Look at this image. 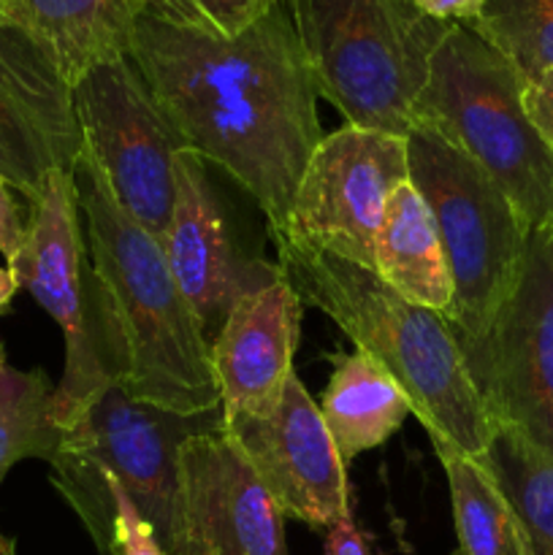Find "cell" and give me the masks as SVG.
Here are the masks:
<instances>
[{"label": "cell", "mask_w": 553, "mask_h": 555, "mask_svg": "<svg viewBox=\"0 0 553 555\" xmlns=\"http://www.w3.org/2000/svg\"><path fill=\"white\" fill-rule=\"evenodd\" d=\"M524 87L491 43L472 27L450 25L415 103V122L472 157L537 231L553 215V155L526 117Z\"/></svg>", "instance_id": "cell-6"}, {"label": "cell", "mask_w": 553, "mask_h": 555, "mask_svg": "<svg viewBox=\"0 0 553 555\" xmlns=\"http://www.w3.org/2000/svg\"><path fill=\"white\" fill-rule=\"evenodd\" d=\"M542 233H545L548 249H551V255H553V215H551V220H548L545 225H542Z\"/></svg>", "instance_id": "cell-31"}, {"label": "cell", "mask_w": 553, "mask_h": 555, "mask_svg": "<svg viewBox=\"0 0 553 555\" xmlns=\"http://www.w3.org/2000/svg\"><path fill=\"white\" fill-rule=\"evenodd\" d=\"M524 108L542 144L553 155V68L524 87Z\"/></svg>", "instance_id": "cell-26"}, {"label": "cell", "mask_w": 553, "mask_h": 555, "mask_svg": "<svg viewBox=\"0 0 553 555\" xmlns=\"http://www.w3.org/2000/svg\"><path fill=\"white\" fill-rule=\"evenodd\" d=\"M222 410L177 415L130 399L114 383L63 431L49 459L52 486L90 534L98 555H112V534L98 509L95 486L112 477L157 540L173 555L179 542V450L190 437L217 431Z\"/></svg>", "instance_id": "cell-5"}, {"label": "cell", "mask_w": 553, "mask_h": 555, "mask_svg": "<svg viewBox=\"0 0 553 555\" xmlns=\"http://www.w3.org/2000/svg\"><path fill=\"white\" fill-rule=\"evenodd\" d=\"M426 16L448 25H466L480 16L483 0H412Z\"/></svg>", "instance_id": "cell-28"}, {"label": "cell", "mask_w": 553, "mask_h": 555, "mask_svg": "<svg viewBox=\"0 0 553 555\" xmlns=\"http://www.w3.org/2000/svg\"><path fill=\"white\" fill-rule=\"evenodd\" d=\"M450 488L455 555H520L513 509L483 461L445 442H432Z\"/></svg>", "instance_id": "cell-21"}, {"label": "cell", "mask_w": 553, "mask_h": 555, "mask_svg": "<svg viewBox=\"0 0 553 555\" xmlns=\"http://www.w3.org/2000/svg\"><path fill=\"white\" fill-rule=\"evenodd\" d=\"M410 182L407 139L361 128L323 135L276 233L374 271V238L388 198Z\"/></svg>", "instance_id": "cell-11"}, {"label": "cell", "mask_w": 553, "mask_h": 555, "mask_svg": "<svg viewBox=\"0 0 553 555\" xmlns=\"http://www.w3.org/2000/svg\"><path fill=\"white\" fill-rule=\"evenodd\" d=\"M374 274L407 301L442 318L453 304V282L437 222L410 182L399 184L385 204L374 238Z\"/></svg>", "instance_id": "cell-18"}, {"label": "cell", "mask_w": 553, "mask_h": 555, "mask_svg": "<svg viewBox=\"0 0 553 555\" xmlns=\"http://www.w3.org/2000/svg\"><path fill=\"white\" fill-rule=\"evenodd\" d=\"M410 184L426 201L453 282L448 320L455 341L475 339L513 287L531 228L472 157L428 128L407 135Z\"/></svg>", "instance_id": "cell-7"}, {"label": "cell", "mask_w": 553, "mask_h": 555, "mask_svg": "<svg viewBox=\"0 0 553 555\" xmlns=\"http://www.w3.org/2000/svg\"><path fill=\"white\" fill-rule=\"evenodd\" d=\"M222 434L247 459L285 518L325 531L350 509L347 466L298 374L269 417H222Z\"/></svg>", "instance_id": "cell-13"}, {"label": "cell", "mask_w": 553, "mask_h": 555, "mask_svg": "<svg viewBox=\"0 0 553 555\" xmlns=\"http://www.w3.org/2000/svg\"><path fill=\"white\" fill-rule=\"evenodd\" d=\"M74 112L114 201L163 238L177 198V157L188 150L130 57L87 70L74 87Z\"/></svg>", "instance_id": "cell-10"}, {"label": "cell", "mask_w": 553, "mask_h": 555, "mask_svg": "<svg viewBox=\"0 0 553 555\" xmlns=\"http://www.w3.org/2000/svg\"><path fill=\"white\" fill-rule=\"evenodd\" d=\"M74 184L92 274L119 347L123 390L177 415L220 410L209 339L168 269L160 238L114 201L85 146Z\"/></svg>", "instance_id": "cell-2"}, {"label": "cell", "mask_w": 553, "mask_h": 555, "mask_svg": "<svg viewBox=\"0 0 553 555\" xmlns=\"http://www.w3.org/2000/svg\"><path fill=\"white\" fill-rule=\"evenodd\" d=\"M483 461L513 509L520 555H553V459L513 428H493Z\"/></svg>", "instance_id": "cell-20"}, {"label": "cell", "mask_w": 553, "mask_h": 555, "mask_svg": "<svg viewBox=\"0 0 553 555\" xmlns=\"http://www.w3.org/2000/svg\"><path fill=\"white\" fill-rule=\"evenodd\" d=\"M144 14L179 27L231 38L285 0H139Z\"/></svg>", "instance_id": "cell-24"}, {"label": "cell", "mask_w": 553, "mask_h": 555, "mask_svg": "<svg viewBox=\"0 0 553 555\" xmlns=\"http://www.w3.org/2000/svg\"><path fill=\"white\" fill-rule=\"evenodd\" d=\"M54 385L41 369L0 372V486L14 464L25 459L49 461L60 448L63 428L52 415Z\"/></svg>", "instance_id": "cell-22"}, {"label": "cell", "mask_w": 553, "mask_h": 555, "mask_svg": "<svg viewBox=\"0 0 553 555\" xmlns=\"http://www.w3.org/2000/svg\"><path fill=\"white\" fill-rule=\"evenodd\" d=\"M318 406L345 466L388 442L412 415L399 383L361 350L334 356V374Z\"/></svg>", "instance_id": "cell-19"}, {"label": "cell", "mask_w": 553, "mask_h": 555, "mask_svg": "<svg viewBox=\"0 0 553 555\" xmlns=\"http://www.w3.org/2000/svg\"><path fill=\"white\" fill-rule=\"evenodd\" d=\"M173 555H287L285 513L222 426L179 450Z\"/></svg>", "instance_id": "cell-12"}, {"label": "cell", "mask_w": 553, "mask_h": 555, "mask_svg": "<svg viewBox=\"0 0 553 555\" xmlns=\"http://www.w3.org/2000/svg\"><path fill=\"white\" fill-rule=\"evenodd\" d=\"M160 244L209 345L233 304L276 274V266L253 263L239 255L206 163L193 152L177 157V198Z\"/></svg>", "instance_id": "cell-15"}, {"label": "cell", "mask_w": 553, "mask_h": 555, "mask_svg": "<svg viewBox=\"0 0 553 555\" xmlns=\"http://www.w3.org/2000/svg\"><path fill=\"white\" fill-rule=\"evenodd\" d=\"M276 269L304 307L334 320L352 345L399 383L428 442L480 459L493 437L464 356L439 312L407 301L372 269L271 233Z\"/></svg>", "instance_id": "cell-3"}, {"label": "cell", "mask_w": 553, "mask_h": 555, "mask_svg": "<svg viewBox=\"0 0 553 555\" xmlns=\"http://www.w3.org/2000/svg\"><path fill=\"white\" fill-rule=\"evenodd\" d=\"M128 57L184 150L222 168L260 206L269 233L282 231L323 141L318 92L287 5L276 3L231 38L141 14Z\"/></svg>", "instance_id": "cell-1"}, {"label": "cell", "mask_w": 553, "mask_h": 555, "mask_svg": "<svg viewBox=\"0 0 553 555\" xmlns=\"http://www.w3.org/2000/svg\"><path fill=\"white\" fill-rule=\"evenodd\" d=\"M81 146L74 87L47 49L0 25V177L33 204L49 173H74Z\"/></svg>", "instance_id": "cell-14"}, {"label": "cell", "mask_w": 553, "mask_h": 555, "mask_svg": "<svg viewBox=\"0 0 553 555\" xmlns=\"http://www.w3.org/2000/svg\"><path fill=\"white\" fill-rule=\"evenodd\" d=\"M0 555H16L14 540H9V537H3V534H0Z\"/></svg>", "instance_id": "cell-30"}, {"label": "cell", "mask_w": 553, "mask_h": 555, "mask_svg": "<svg viewBox=\"0 0 553 555\" xmlns=\"http://www.w3.org/2000/svg\"><path fill=\"white\" fill-rule=\"evenodd\" d=\"M30 215L27 242L9 269L63 331L65 372L54 388L52 415L65 431L108 385L119 383L123 361L81 236L74 173H49Z\"/></svg>", "instance_id": "cell-8"}, {"label": "cell", "mask_w": 553, "mask_h": 555, "mask_svg": "<svg viewBox=\"0 0 553 555\" xmlns=\"http://www.w3.org/2000/svg\"><path fill=\"white\" fill-rule=\"evenodd\" d=\"M16 291H20V282L14 280L11 269L5 266V269H0V314L9 312V307H11V301H14Z\"/></svg>", "instance_id": "cell-29"}, {"label": "cell", "mask_w": 553, "mask_h": 555, "mask_svg": "<svg viewBox=\"0 0 553 555\" xmlns=\"http://www.w3.org/2000/svg\"><path fill=\"white\" fill-rule=\"evenodd\" d=\"M323 553L325 555H372L366 534L356 526L352 509H345L342 518L334 520V524L325 529Z\"/></svg>", "instance_id": "cell-27"}, {"label": "cell", "mask_w": 553, "mask_h": 555, "mask_svg": "<svg viewBox=\"0 0 553 555\" xmlns=\"http://www.w3.org/2000/svg\"><path fill=\"white\" fill-rule=\"evenodd\" d=\"M5 366H9V363H5V352H3V347H0V372H3Z\"/></svg>", "instance_id": "cell-32"}, {"label": "cell", "mask_w": 553, "mask_h": 555, "mask_svg": "<svg viewBox=\"0 0 553 555\" xmlns=\"http://www.w3.org/2000/svg\"><path fill=\"white\" fill-rule=\"evenodd\" d=\"M318 98L345 125L407 139L448 22L412 0H285Z\"/></svg>", "instance_id": "cell-4"}, {"label": "cell", "mask_w": 553, "mask_h": 555, "mask_svg": "<svg viewBox=\"0 0 553 555\" xmlns=\"http://www.w3.org/2000/svg\"><path fill=\"white\" fill-rule=\"evenodd\" d=\"M139 0H0V25L47 49L70 87L101 63L128 57Z\"/></svg>", "instance_id": "cell-17"}, {"label": "cell", "mask_w": 553, "mask_h": 555, "mask_svg": "<svg viewBox=\"0 0 553 555\" xmlns=\"http://www.w3.org/2000/svg\"><path fill=\"white\" fill-rule=\"evenodd\" d=\"M301 314L304 304L280 269L233 304L209 345L222 417H269L280 406L296 374Z\"/></svg>", "instance_id": "cell-16"}, {"label": "cell", "mask_w": 553, "mask_h": 555, "mask_svg": "<svg viewBox=\"0 0 553 555\" xmlns=\"http://www.w3.org/2000/svg\"><path fill=\"white\" fill-rule=\"evenodd\" d=\"M470 27L526 85L553 68V0H483Z\"/></svg>", "instance_id": "cell-23"}, {"label": "cell", "mask_w": 553, "mask_h": 555, "mask_svg": "<svg viewBox=\"0 0 553 555\" xmlns=\"http://www.w3.org/2000/svg\"><path fill=\"white\" fill-rule=\"evenodd\" d=\"M459 347L491 426L513 428L553 459V255L542 228L529 233L491 323Z\"/></svg>", "instance_id": "cell-9"}, {"label": "cell", "mask_w": 553, "mask_h": 555, "mask_svg": "<svg viewBox=\"0 0 553 555\" xmlns=\"http://www.w3.org/2000/svg\"><path fill=\"white\" fill-rule=\"evenodd\" d=\"M16 190L0 177V255L9 260V266L20 258L22 247L30 233V206H22L16 201Z\"/></svg>", "instance_id": "cell-25"}]
</instances>
